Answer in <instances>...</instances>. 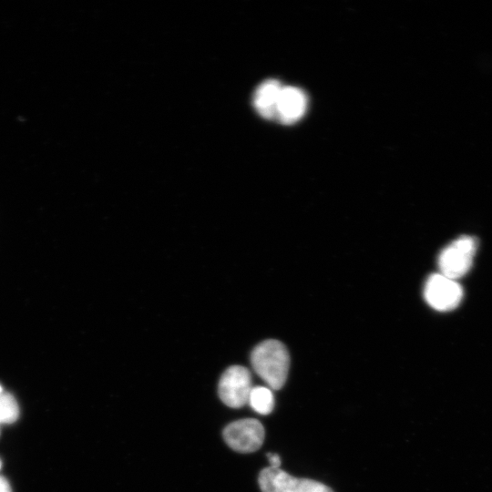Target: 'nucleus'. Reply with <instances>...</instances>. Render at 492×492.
I'll list each match as a JSON object with an SVG mask.
<instances>
[{"label":"nucleus","instance_id":"nucleus-13","mask_svg":"<svg viewBox=\"0 0 492 492\" xmlns=\"http://www.w3.org/2000/svg\"><path fill=\"white\" fill-rule=\"evenodd\" d=\"M2 393H3V389H2V386L0 385V395Z\"/></svg>","mask_w":492,"mask_h":492},{"label":"nucleus","instance_id":"nucleus-7","mask_svg":"<svg viewBox=\"0 0 492 492\" xmlns=\"http://www.w3.org/2000/svg\"><path fill=\"white\" fill-rule=\"evenodd\" d=\"M306 96L297 87H282L276 106V118L283 124H292L306 110Z\"/></svg>","mask_w":492,"mask_h":492},{"label":"nucleus","instance_id":"nucleus-11","mask_svg":"<svg viewBox=\"0 0 492 492\" xmlns=\"http://www.w3.org/2000/svg\"><path fill=\"white\" fill-rule=\"evenodd\" d=\"M268 461L270 463V467L279 468L281 466V457L279 455L274 453H268L267 455Z\"/></svg>","mask_w":492,"mask_h":492},{"label":"nucleus","instance_id":"nucleus-14","mask_svg":"<svg viewBox=\"0 0 492 492\" xmlns=\"http://www.w3.org/2000/svg\"><path fill=\"white\" fill-rule=\"evenodd\" d=\"M0 467H1V462H0Z\"/></svg>","mask_w":492,"mask_h":492},{"label":"nucleus","instance_id":"nucleus-1","mask_svg":"<svg viewBox=\"0 0 492 492\" xmlns=\"http://www.w3.org/2000/svg\"><path fill=\"white\" fill-rule=\"evenodd\" d=\"M254 372L273 390L281 389L287 379L290 355L283 343L277 340L260 343L251 354Z\"/></svg>","mask_w":492,"mask_h":492},{"label":"nucleus","instance_id":"nucleus-3","mask_svg":"<svg viewBox=\"0 0 492 492\" xmlns=\"http://www.w3.org/2000/svg\"><path fill=\"white\" fill-rule=\"evenodd\" d=\"M261 492H333L326 485L308 478H298L280 468L265 467L258 477Z\"/></svg>","mask_w":492,"mask_h":492},{"label":"nucleus","instance_id":"nucleus-4","mask_svg":"<svg viewBox=\"0 0 492 492\" xmlns=\"http://www.w3.org/2000/svg\"><path fill=\"white\" fill-rule=\"evenodd\" d=\"M252 387L250 371L244 366L232 365L221 374L218 392L226 405L241 408L248 403Z\"/></svg>","mask_w":492,"mask_h":492},{"label":"nucleus","instance_id":"nucleus-2","mask_svg":"<svg viewBox=\"0 0 492 492\" xmlns=\"http://www.w3.org/2000/svg\"><path fill=\"white\" fill-rule=\"evenodd\" d=\"M477 247L474 237L461 236L443 249L438 257L440 273L456 280L471 268Z\"/></svg>","mask_w":492,"mask_h":492},{"label":"nucleus","instance_id":"nucleus-6","mask_svg":"<svg viewBox=\"0 0 492 492\" xmlns=\"http://www.w3.org/2000/svg\"><path fill=\"white\" fill-rule=\"evenodd\" d=\"M426 302L434 309L446 312L456 308L463 296L462 287L441 273L431 274L424 288Z\"/></svg>","mask_w":492,"mask_h":492},{"label":"nucleus","instance_id":"nucleus-10","mask_svg":"<svg viewBox=\"0 0 492 492\" xmlns=\"http://www.w3.org/2000/svg\"><path fill=\"white\" fill-rule=\"evenodd\" d=\"M19 415V407L15 397L8 393L0 395V423L10 424Z\"/></svg>","mask_w":492,"mask_h":492},{"label":"nucleus","instance_id":"nucleus-9","mask_svg":"<svg viewBox=\"0 0 492 492\" xmlns=\"http://www.w3.org/2000/svg\"><path fill=\"white\" fill-rule=\"evenodd\" d=\"M248 403L255 412L266 415L274 408V396L270 388L254 386L250 393Z\"/></svg>","mask_w":492,"mask_h":492},{"label":"nucleus","instance_id":"nucleus-5","mask_svg":"<svg viewBox=\"0 0 492 492\" xmlns=\"http://www.w3.org/2000/svg\"><path fill=\"white\" fill-rule=\"evenodd\" d=\"M223 438L231 449L240 453H251L261 446L264 427L257 419H240L224 428Z\"/></svg>","mask_w":492,"mask_h":492},{"label":"nucleus","instance_id":"nucleus-12","mask_svg":"<svg viewBox=\"0 0 492 492\" xmlns=\"http://www.w3.org/2000/svg\"><path fill=\"white\" fill-rule=\"evenodd\" d=\"M0 492H12L8 481L0 477Z\"/></svg>","mask_w":492,"mask_h":492},{"label":"nucleus","instance_id":"nucleus-8","mask_svg":"<svg viewBox=\"0 0 492 492\" xmlns=\"http://www.w3.org/2000/svg\"><path fill=\"white\" fill-rule=\"evenodd\" d=\"M282 87L280 82L274 79H268L257 87L253 104L261 117L276 118V106Z\"/></svg>","mask_w":492,"mask_h":492}]
</instances>
